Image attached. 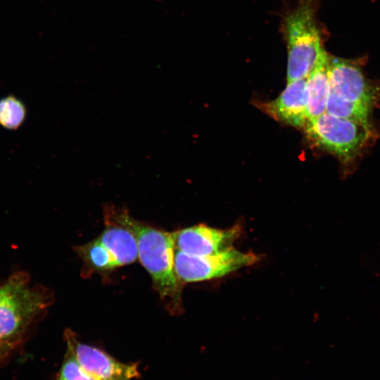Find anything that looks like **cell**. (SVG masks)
<instances>
[{"mask_svg":"<svg viewBox=\"0 0 380 380\" xmlns=\"http://www.w3.org/2000/svg\"><path fill=\"white\" fill-rule=\"evenodd\" d=\"M105 223L128 229L135 236L139 259L150 274L153 287L169 309L178 311L181 305L180 281L175 271V245L173 232L156 229L132 217L125 208L104 205Z\"/></svg>","mask_w":380,"mask_h":380,"instance_id":"6da1fadb","label":"cell"},{"mask_svg":"<svg viewBox=\"0 0 380 380\" xmlns=\"http://www.w3.org/2000/svg\"><path fill=\"white\" fill-rule=\"evenodd\" d=\"M281 28L288 53L287 83L305 79L324 49L315 18V0H297L284 13Z\"/></svg>","mask_w":380,"mask_h":380,"instance_id":"7a4b0ae2","label":"cell"},{"mask_svg":"<svg viewBox=\"0 0 380 380\" xmlns=\"http://www.w3.org/2000/svg\"><path fill=\"white\" fill-rule=\"evenodd\" d=\"M18 273L0 285V343L22 334L48 305V293Z\"/></svg>","mask_w":380,"mask_h":380,"instance_id":"3957f363","label":"cell"},{"mask_svg":"<svg viewBox=\"0 0 380 380\" xmlns=\"http://www.w3.org/2000/svg\"><path fill=\"white\" fill-rule=\"evenodd\" d=\"M315 146L348 162L355 158L373 135L371 124L346 120L324 113L305 127Z\"/></svg>","mask_w":380,"mask_h":380,"instance_id":"277c9868","label":"cell"},{"mask_svg":"<svg viewBox=\"0 0 380 380\" xmlns=\"http://www.w3.org/2000/svg\"><path fill=\"white\" fill-rule=\"evenodd\" d=\"M253 253H243L232 247L222 252L204 256L186 254L175 249V271L181 282H196L224 277L258 261Z\"/></svg>","mask_w":380,"mask_h":380,"instance_id":"5b68a950","label":"cell"},{"mask_svg":"<svg viewBox=\"0 0 380 380\" xmlns=\"http://www.w3.org/2000/svg\"><path fill=\"white\" fill-rule=\"evenodd\" d=\"M65 341L80 365L94 380H134L140 375L137 362H122L98 347L80 342L70 329L65 330Z\"/></svg>","mask_w":380,"mask_h":380,"instance_id":"8992f818","label":"cell"},{"mask_svg":"<svg viewBox=\"0 0 380 380\" xmlns=\"http://www.w3.org/2000/svg\"><path fill=\"white\" fill-rule=\"evenodd\" d=\"M329 79L330 90L339 96L371 107L374 105L376 90L369 84L357 63L329 56Z\"/></svg>","mask_w":380,"mask_h":380,"instance_id":"52a82bcc","label":"cell"},{"mask_svg":"<svg viewBox=\"0 0 380 380\" xmlns=\"http://www.w3.org/2000/svg\"><path fill=\"white\" fill-rule=\"evenodd\" d=\"M240 232L239 226L228 229L204 224L186 227L173 232L175 249L196 256L216 254L232 248Z\"/></svg>","mask_w":380,"mask_h":380,"instance_id":"ba28073f","label":"cell"},{"mask_svg":"<svg viewBox=\"0 0 380 380\" xmlns=\"http://www.w3.org/2000/svg\"><path fill=\"white\" fill-rule=\"evenodd\" d=\"M255 106L278 122L303 128L308 121L306 78L287 83L285 89L274 100L257 101Z\"/></svg>","mask_w":380,"mask_h":380,"instance_id":"9c48e42d","label":"cell"},{"mask_svg":"<svg viewBox=\"0 0 380 380\" xmlns=\"http://www.w3.org/2000/svg\"><path fill=\"white\" fill-rule=\"evenodd\" d=\"M329 58V55L323 49L315 67L306 78L308 121L326 113L327 101L330 91Z\"/></svg>","mask_w":380,"mask_h":380,"instance_id":"30bf717a","label":"cell"},{"mask_svg":"<svg viewBox=\"0 0 380 380\" xmlns=\"http://www.w3.org/2000/svg\"><path fill=\"white\" fill-rule=\"evenodd\" d=\"M105 229L96 238L110 253L118 267L136 261L138 247L135 236L126 227L106 223Z\"/></svg>","mask_w":380,"mask_h":380,"instance_id":"8fae6325","label":"cell"},{"mask_svg":"<svg viewBox=\"0 0 380 380\" xmlns=\"http://www.w3.org/2000/svg\"><path fill=\"white\" fill-rule=\"evenodd\" d=\"M371 108L366 104L343 99L330 90L326 112L339 118L370 124Z\"/></svg>","mask_w":380,"mask_h":380,"instance_id":"7c38bea8","label":"cell"},{"mask_svg":"<svg viewBox=\"0 0 380 380\" xmlns=\"http://www.w3.org/2000/svg\"><path fill=\"white\" fill-rule=\"evenodd\" d=\"M76 251L92 271L105 272L118 267L113 255L96 238L76 247Z\"/></svg>","mask_w":380,"mask_h":380,"instance_id":"4fadbf2b","label":"cell"},{"mask_svg":"<svg viewBox=\"0 0 380 380\" xmlns=\"http://www.w3.org/2000/svg\"><path fill=\"white\" fill-rule=\"evenodd\" d=\"M26 108L15 96L9 95L0 100V125L8 129H16L24 122Z\"/></svg>","mask_w":380,"mask_h":380,"instance_id":"5bb4252c","label":"cell"},{"mask_svg":"<svg viewBox=\"0 0 380 380\" xmlns=\"http://www.w3.org/2000/svg\"><path fill=\"white\" fill-rule=\"evenodd\" d=\"M55 380H94L80 365L72 350L66 351Z\"/></svg>","mask_w":380,"mask_h":380,"instance_id":"9a60e30c","label":"cell"}]
</instances>
